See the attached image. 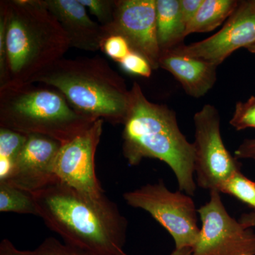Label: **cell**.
<instances>
[{"instance_id": "obj_21", "label": "cell", "mask_w": 255, "mask_h": 255, "mask_svg": "<svg viewBox=\"0 0 255 255\" xmlns=\"http://www.w3.org/2000/svg\"><path fill=\"white\" fill-rule=\"evenodd\" d=\"M92 14L97 17L102 27L113 22L117 1L113 0H79Z\"/></svg>"}, {"instance_id": "obj_24", "label": "cell", "mask_w": 255, "mask_h": 255, "mask_svg": "<svg viewBox=\"0 0 255 255\" xmlns=\"http://www.w3.org/2000/svg\"><path fill=\"white\" fill-rule=\"evenodd\" d=\"M102 50L106 55L118 63L122 61L131 51L127 40L118 35H113L106 38L102 44Z\"/></svg>"}, {"instance_id": "obj_13", "label": "cell", "mask_w": 255, "mask_h": 255, "mask_svg": "<svg viewBox=\"0 0 255 255\" xmlns=\"http://www.w3.org/2000/svg\"><path fill=\"white\" fill-rule=\"evenodd\" d=\"M66 33L70 47L85 51L102 50L106 36L102 26L90 17L79 0H43Z\"/></svg>"}, {"instance_id": "obj_2", "label": "cell", "mask_w": 255, "mask_h": 255, "mask_svg": "<svg viewBox=\"0 0 255 255\" xmlns=\"http://www.w3.org/2000/svg\"><path fill=\"white\" fill-rule=\"evenodd\" d=\"M124 126L122 150L129 165L145 158L159 159L172 169L179 190L194 195V145L181 131L174 111L150 102L134 82Z\"/></svg>"}, {"instance_id": "obj_22", "label": "cell", "mask_w": 255, "mask_h": 255, "mask_svg": "<svg viewBox=\"0 0 255 255\" xmlns=\"http://www.w3.org/2000/svg\"><path fill=\"white\" fill-rule=\"evenodd\" d=\"M33 255H94L77 247L48 238L35 251Z\"/></svg>"}, {"instance_id": "obj_14", "label": "cell", "mask_w": 255, "mask_h": 255, "mask_svg": "<svg viewBox=\"0 0 255 255\" xmlns=\"http://www.w3.org/2000/svg\"><path fill=\"white\" fill-rule=\"evenodd\" d=\"M159 68L172 74L180 82L184 91L194 98L205 95L216 83L217 66L175 49L161 53Z\"/></svg>"}, {"instance_id": "obj_8", "label": "cell", "mask_w": 255, "mask_h": 255, "mask_svg": "<svg viewBox=\"0 0 255 255\" xmlns=\"http://www.w3.org/2000/svg\"><path fill=\"white\" fill-rule=\"evenodd\" d=\"M220 194L210 191L209 201L198 209L201 228L191 255H255L254 228L232 217Z\"/></svg>"}, {"instance_id": "obj_20", "label": "cell", "mask_w": 255, "mask_h": 255, "mask_svg": "<svg viewBox=\"0 0 255 255\" xmlns=\"http://www.w3.org/2000/svg\"><path fill=\"white\" fill-rule=\"evenodd\" d=\"M230 124L237 130L255 128V96H252L246 102L236 104Z\"/></svg>"}, {"instance_id": "obj_9", "label": "cell", "mask_w": 255, "mask_h": 255, "mask_svg": "<svg viewBox=\"0 0 255 255\" xmlns=\"http://www.w3.org/2000/svg\"><path fill=\"white\" fill-rule=\"evenodd\" d=\"M156 0H117L113 22L102 27L106 38L124 37L130 49L142 55L152 70L159 68Z\"/></svg>"}, {"instance_id": "obj_29", "label": "cell", "mask_w": 255, "mask_h": 255, "mask_svg": "<svg viewBox=\"0 0 255 255\" xmlns=\"http://www.w3.org/2000/svg\"><path fill=\"white\" fill-rule=\"evenodd\" d=\"M191 248H184V249H174L169 255H191Z\"/></svg>"}, {"instance_id": "obj_3", "label": "cell", "mask_w": 255, "mask_h": 255, "mask_svg": "<svg viewBox=\"0 0 255 255\" xmlns=\"http://www.w3.org/2000/svg\"><path fill=\"white\" fill-rule=\"evenodd\" d=\"M5 20L6 75L0 87L18 86L63 58L70 41L43 0L0 2Z\"/></svg>"}, {"instance_id": "obj_7", "label": "cell", "mask_w": 255, "mask_h": 255, "mask_svg": "<svg viewBox=\"0 0 255 255\" xmlns=\"http://www.w3.org/2000/svg\"><path fill=\"white\" fill-rule=\"evenodd\" d=\"M194 177L202 189L220 191L233 174L241 171V163L223 141L219 111L206 105L194 117ZM220 193V192H219Z\"/></svg>"}, {"instance_id": "obj_25", "label": "cell", "mask_w": 255, "mask_h": 255, "mask_svg": "<svg viewBox=\"0 0 255 255\" xmlns=\"http://www.w3.org/2000/svg\"><path fill=\"white\" fill-rule=\"evenodd\" d=\"M204 0H179L180 14L186 28L194 18Z\"/></svg>"}, {"instance_id": "obj_6", "label": "cell", "mask_w": 255, "mask_h": 255, "mask_svg": "<svg viewBox=\"0 0 255 255\" xmlns=\"http://www.w3.org/2000/svg\"><path fill=\"white\" fill-rule=\"evenodd\" d=\"M128 205L143 210L169 233L175 249L192 248L199 238L198 209L191 196L172 191L163 181L124 193Z\"/></svg>"}, {"instance_id": "obj_16", "label": "cell", "mask_w": 255, "mask_h": 255, "mask_svg": "<svg viewBox=\"0 0 255 255\" xmlns=\"http://www.w3.org/2000/svg\"><path fill=\"white\" fill-rule=\"evenodd\" d=\"M238 3L239 1L236 0H204L195 16L188 24L185 36L216 29L233 14Z\"/></svg>"}, {"instance_id": "obj_1", "label": "cell", "mask_w": 255, "mask_h": 255, "mask_svg": "<svg viewBox=\"0 0 255 255\" xmlns=\"http://www.w3.org/2000/svg\"><path fill=\"white\" fill-rule=\"evenodd\" d=\"M33 194L38 216L65 243L94 255H129L128 222L105 194L91 195L57 181Z\"/></svg>"}, {"instance_id": "obj_11", "label": "cell", "mask_w": 255, "mask_h": 255, "mask_svg": "<svg viewBox=\"0 0 255 255\" xmlns=\"http://www.w3.org/2000/svg\"><path fill=\"white\" fill-rule=\"evenodd\" d=\"M255 43V0L239 1L223 27L212 36L174 48L219 66L233 52Z\"/></svg>"}, {"instance_id": "obj_26", "label": "cell", "mask_w": 255, "mask_h": 255, "mask_svg": "<svg viewBox=\"0 0 255 255\" xmlns=\"http://www.w3.org/2000/svg\"><path fill=\"white\" fill-rule=\"evenodd\" d=\"M237 159H251L255 160V138L246 139L235 151Z\"/></svg>"}, {"instance_id": "obj_30", "label": "cell", "mask_w": 255, "mask_h": 255, "mask_svg": "<svg viewBox=\"0 0 255 255\" xmlns=\"http://www.w3.org/2000/svg\"><path fill=\"white\" fill-rule=\"evenodd\" d=\"M250 52H251L252 53H254L255 54V43H253V45H251V46L248 47L247 48Z\"/></svg>"}, {"instance_id": "obj_17", "label": "cell", "mask_w": 255, "mask_h": 255, "mask_svg": "<svg viewBox=\"0 0 255 255\" xmlns=\"http://www.w3.org/2000/svg\"><path fill=\"white\" fill-rule=\"evenodd\" d=\"M0 211L38 216L33 193L6 181L0 182Z\"/></svg>"}, {"instance_id": "obj_12", "label": "cell", "mask_w": 255, "mask_h": 255, "mask_svg": "<svg viewBox=\"0 0 255 255\" xmlns=\"http://www.w3.org/2000/svg\"><path fill=\"white\" fill-rule=\"evenodd\" d=\"M61 146L59 141L51 137L27 135L26 143L6 182L31 193L57 182L54 165Z\"/></svg>"}, {"instance_id": "obj_28", "label": "cell", "mask_w": 255, "mask_h": 255, "mask_svg": "<svg viewBox=\"0 0 255 255\" xmlns=\"http://www.w3.org/2000/svg\"><path fill=\"white\" fill-rule=\"evenodd\" d=\"M238 221L244 225L245 226L248 228H255V211H253L251 212L244 213L240 216Z\"/></svg>"}, {"instance_id": "obj_4", "label": "cell", "mask_w": 255, "mask_h": 255, "mask_svg": "<svg viewBox=\"0 0 255 255\" xmlns=\"http://www.w3.org/2000/svg\"><path fill=\"white\" fill-rule=\"evenodd\" d=\"M41 83L60 92L79 113L124 124L130 90L108 62L96 55L57 60L26 84Z\"/></svg>"}, {"instance_id": "obj_10", "label": "cell", "mask_w": 255, "mask_h": 255, "mask_svg": "<svg viewBox=\"0 0 255 255\" xmlns=\"http://www.w3.org/2000/svg\"><path fill=\"white\" fill-rule=\"evenodd\" d=\"M105 121L99 119L88 130L60 147L54 165L59 182L94 196L105 194L95 171V153Z\"/></svg>"}, {"instance_id": "obj_19", "label": "cell", "mask_w": 255, "mask_h": 255, "mask_svg": "<svg viewBox=\"0 0 255 255\" xmlns=\"http://www.w3.org/2000/svg\"><path fill=\"white\" fill-rule=\"evenodd\" d=\"M219 192L234 196L255 211V182L245 176L241 171L228 179Z\"/></svg>"}, {"instance_id": "obj_27", "label": "cell", "mask_w": 255, "mask_h": 255, "mask_svg": "<svg viewBox=\"0 0 255 255\" xmlns=\"http://www.w3.org/2000/svg\"><path fill=\"white\" fill-rule=\"evenodd\" d=\"M0 255H33V251H19L8 239H4L0 243Z\"/></svg>"}, {"instance_id": "obj_5", "label": "cell", "mask_w": 255, "mask_h": 255, "mask_svg": "<svg viewBox=\"0 0 255 255\" xmlns=\"http://www.w3.org/2000/svg\"><path fill=\"white\" fill-rule=\"evenodd\" d=\"M96 121L74 110L52 87L33 84L0 87V128L26 135H45L63 145Z\"/></svg>"}, {"instance_id": "obj_15", "label": "cell", "mask_w": 255, "mask_h": 255, "mask_svg": "<svg viewBox=\"0 0 255 255\" xmlns=\"http://www.w3.org/2000/svg\"><path fill=\"white\" fill-rule=\"evenodd\" d=\"M156 14L161 53L182 46L186 27L181 17L179 0H156Z\"/></svg>"}, {"instance_id": "obj_23", "label": "cell", "mask_w": 255, "mask_h": 255, "mask_svg": "<svg viewBox=\"0 0 255 255\" xmlns=\"http://www.w3.org/2000/svg\"><path fill=\"white\" fill-rule=\"evenodd\" d=\"M119 63L124 71L132 75L143 78H150L152 75V68L150 63L142 55L132 50Z\"/></svg>"}, {"instance_id": "obj_18", "label": "cell", "mask_w": 255, "mask_h": 255, "mask_svg": "<svg viewBox=\"0 0 255 255\" xmlns=\"http://www.w3.org/2000/svg\"><path fill=\"white\" fill-rule=\"evenodd\" d=\"M27 135L0 128V182L9 179Z\"/></svg>"}]
</instances>
